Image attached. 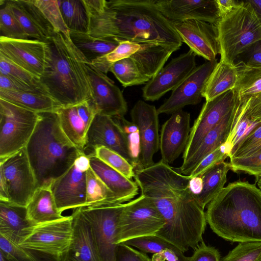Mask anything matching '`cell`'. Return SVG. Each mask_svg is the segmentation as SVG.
Instances as JSON below:
<instances>
[{
  "instance_id": "cell-45",
  "label": "cell",
  "mask_w": 261,
  "mask_h": 261,
  "mask_svg": "<svg viewBox=\"0 0 261 261\" xmlns=\"http://www.w3.org/2000/svg\"><path fill=\"white\" fill-rule=\"evenodd\" d=\"M122 243L138 248L144 253H158L167 248L181 251L174 245L155 234L134 238Z\"/></svg>"
},
{
  "instance_id": "cell-61",
  "label": "cell",
  "mask_w": 261,
  "mask_h": 261,
  "mask_svg": "<svg viewBox=\"0 0 261 261\" xmlns=\"http://www.w3.org/2000/svg\"><path fill=\"white\" fill-rule=\"evenodd\" d=\"M0 261H9L5 256L0 252Z\"/></svg>"
},
{
  "instance_id": "cell-50",
  "label": "cell",
  "mask_w": 261,
  "mask_h": 261,
  "mask_svg": "<svg viewBox=\"0 0 261 261\" xmlns=\"http://www.w3.org/2000/svg\"><path fill=\"white\" fill-rule=\"evenodd\" d=\"M188 261H221L219 251L215 247L207 245L203 241L194 249Z\"/></svg>"
},
{
  "instance_id": "cell-35",
  "label": "cell",
  "mask_w": 261,
  "mask_h": 261,
  "mask_svg": "<svg viewBox=\"0 0 261 261\" xmlns=\"http://www.w3.org/2000/svg\"><path fill=\"white\" fill-rule=\"evenodd\" d=\"M238 79L235 90L240 99L261 96V64L249 65L234 63Z\"/></svg>"
},
{
  "instance_id": "cell-14",
  "label": "cell",
  "mask_w": 261,
  "mask_h": 261,
  "mask_svg": "<svg viewBox=\"0 0 261 261\" xmlns=\"http://www.w3.org/2000/svg\"><path fill=\"white\" fill-rule=\"evenodd\" d=\"M72 234V218L70 215L36 225L19 245L62 256L70 245Z\"/></svg>"
},
{
  "instance_id": "cell-27",
  "label": "cell",
  "mask_w": 261,
  "mask_h": 261,
  "mask_svg": "<svg viewBox=\"0 0 261 261\" xmlns=\"http://www.w3.org/2000/svg\"><path fill=\"white\" fill-rule=\"evenodd\" d=\"M36 225L28 218L27 207L0 200V235L19 245Z\"/></svg>"
},
{
  "instance_id": "cell-53",
  "label": "cell",
  "mask_w": 261,
  "mask_h": 261,
  "mask_svg": "<svg viewBox=\"0 0 261 261\" xmlns=\"http://www.w3.org/2000/svg\"><path fill=\"white\" fill-rule=\"evenodd\" d=\"M129 154L135 170L140 165L141 143L139 131L126 135Z\"/></svg>"
},
{
  "instance_id": "cell-32",
  "label": "cell",
  "mask_w": 261,
  "mask_h": 261,
  "mask_svg": "<svg viewBox=\"0 0 261 261\" xmlns=\"http://www.w3.org/2000/svg\"><path fill=\"white\" fill-rule=\"evenodd\" d=\"M0 98L37 113L55 111L61 107L42 90L34 92L0 90Z\"/></svg>"
},
{
  "instance_id": "cell-6",
  "label": "cell",
  "mask_w": 261,
  "mask_h": 261,
  "mask_svg": "<svg viewBox=\"0 0 261 261\" xmlns=\"http://www.w3.org/2000/svg\"><path fill=\"white\" fill-rule=\"evenodd\" d=\"M220 60L233 65L238 58L261 40V20L248 2L220 18L217 24Z\"/></svg>"
},
{
  "instance_id": "cell-60",
  "label": "cell",
  "mask_w": 261,
  "mask_h": 261,
  "mask_svg": "<svg viewBox=\"0 0 261 261\" xmlns=\"http://www.w3.org/2000/svg\"><path fill=\"white\" fill-rule=\"evenodd\" d=\"M256 178L257 186L261 192V174L256 176Z\"/></svg>"
},
{
  "instance_id": "cell-10",
  "label": "cell",
  "mask_w": 261,
  "mask_h": 261,
  "mask_svg": "<svg viewBox=\"0 0 261 261\" xmlns=\"http://www.w3.org/2000/svg\"><path fill=\"white\" fill-rule=\"evenodd\" d=\"M240 99L235 89L230 90L210 101H205L195 119L184 152L182 163L194 154L206 135L239 106Z\"/></svg>"
},
{
  "instance_id": "cell-16",
  "label": "cell",
  "mask_w": 261,
  "mask_h": 261,
  "mask_svg": "<svg viewBox=\"0 0 261 261\" xmlns=\"http://www.w3.org/2000/svg\"><path fill=\"white\" fill-rule=\"evenodd\" d=\"M217 63L216 59L196 66L157 109L158 114H172L186 106L198 104L203 97L206 83Z\"/></svg>"
},
{
  "instance_id": "cell-46",
  "label": "cell",
  "mask_w": 261,
  "mask_h": 261,
  "mask_svg": "<svg viewBox=\"0 0 261 261\" xmlns=\"http://www.w3.org/2000/svg\"><path fill=\"white\" fill-rule=\"evenodd\" d=\"M221 261H261V242H240Z\"/></svg>"
},
{
  "instance_id": "cell-54",
  "label": "cell",
  "mask_w": 261,
  "mask_h": 261,
  "mask_svg": "<svg viewBox=\"0 0 261 261\" xmlns=\"http://www.w3.org/2000/svg\"><path fill=\"white\" fill-rule=\"evenodd\" d=\"M241 57L242 59L237 61V62L240 61L249 65L261 64V40L252 45L242 54L238 59Z\"/></svg>"
},
{
  "instance_id": "cell-18",
  "label": "cell",
  "mask_w": 261,
  "mask_h": 261,
  "mask_svg": "<svg viewBox=\"0 0 261 261\" xmlns=\"http://www.w3.org/2000/svg\"><path fill=\"white\" fill-rule=\"evenodd\" d=\"M182 42L207 61L220 54L217 24L198 20L171 22Z\"/></svg>"
},
{
  "instance_id": "cell-8",
  "label": "cell",
  "mask_w": 261,
  "mask_h": 261,
  "mask_svg": "<svg viewBox=\"0 0 261 261\" xmlns=\"http://www.w3.org/2000/svg\"><path fill=\"white\" fill-rule=\"evenodd\" d=\"M165 224L164 218L151 199L141 195L125 203L117 220L116 243L155 234Z\"/></svg>"
},
{
  "instance_id": "cell-39",
  "label": "cell",
  "mask_w": 261,
  "mask_h": 261,
  "mask_svg": "<svg viewBox=\"0 0 261 261\" xmlns=\"http://www.w3.org/2000/svg\"><path fill=\"white\" fill-rule=\"evenodd\" d=\"M110 71L124 87L146 84L149 81L144 76L130 57L113 63Z\"/></svg>"
},
{
  "instance_id": "cell-26",
  "label": "cell",
  "mask_w": 261,
  "mask_h": 261,
  "mask_svg": "<svg viewBox=\"0 0 261 261\" xmlns=\"http://www.w3.org/2000/svg\"><path fill=\"white\" fill-rule=\"evenodd\" d=\"M240 105V103L236 109L230 113L206 135L194 154L187 162L182 164L179 168L181 174L190 175L205 157L227 140L233 129Z\"/></svg>"
},
{
  "instance_id": "cell-37",
  "label": "cell",
  "mask_w": 261,
  "mask_h": 261,
  "mask_svg": "<svg viewBox=\"0 0 261 261\" xmlns=\"http://www.w3.org/2000/svg\"><path fill=\"white\" fill-rule=\"evenodd\" d=\"M0 252L9 261H62V256L16 245L0 235Z\"/></svg>"
},
{
  "instance_id": "cell-40",
  "label": "cell",
  "mask_w": 261,
  "mask_h": 261,
  "mask_svg": "<svg viewBox=\"0 0 261 261\" xmlns=\"http://www.w3.org/2000/svg\"><path fill=\"white\" fill-rule=\"evenodd\" d=\"M140 44L127 41L121 42L111 53L92 62L95 68L107 74L113 63L128 58L139 50Z\"/></svg>"
},
{
  "instance_id": "cell-56",
  "label": "cell",
  "mask_w": 261,
  "mask_h": 261,
  "mask_svg": "<svg viewBox=\"0 0 261 261\" xmlns=\"http://www.w3.org/2000/svg\"><path fill=\"white\" fill-rule=\"evenodd\" d=\"M219 10L220 18L227 15L238 7L241 1L234 0H216Z\"/></svg>"
},
{
  "instance_id": "cell-7",
  "label": "cell",
  "mask_w": 261,
  "mask_h": 261,
  "mask_svg": "<svg viewBox=\"0 0 261 261\" xmlns=\"http://www.w3.org/2000/svg\"><path fill=\"white\" fill-rule=\"evenodd\" d=\"M38 119V113L0 98V159L25 147Z\"/></svg>"
},
{
  "instance_id": "cell-22",
  "label": "cell",
  "mask_w": 261,
  "mask_h": 261,
  "mask_svg": "<svg viewBox=\"0 0 261 261\" xmlns=\"http://www.w3.org/2000/svg\"><path fill=\"white\" fill-rule=\"evenodd\" d=\"M60 125L71 142L84 152L87 135L97 112L90 99L56 110Z\"/></svg>"
},
{
  "instance_id": "cell-30",
  "label": "cell",
  "mask_w": 261,
  "mask_h": 261,
  "mask_svg": "<svg viewBox=\"0 0 261 261\" xmlns=\"http://www.w3.org/2000/svg\"><path fill=\"white\" fill-rule=\"evenodd\" d=\"M26 207L28 219L35 225L65 217L57 208L50 185L38 188Z\"/></svg>"
},
{
  "instance_id": "cell-44",
  "label": "cell",
  "mask_w": 261,
  "mask_h": 261,
  "mask_svg": "<svg viewBox=\"0 0 261 261\" xmlns=\"http://www.w3.org/2000/svg\"><path fill=\"white\" fill-rule=\"evenodd\" d=\"M94 154L106 164L132 179L135 175L134 166L119 153L104 146L95 148Z\"/></svg>"
},
{
  "instance_id": "cell-4",
  "label": "cell",
  "mask_w": 261,
  "mask_h": 261,
  "mask_svg": "<svg viewBox=\"0 0 261 261\" xmlns=\"http://www.w3.org/2000/svg\"><path fill=\"white\" fill-rule=\"evenodd\" d=\"M46 42L49 56L39 79L42 89L61 107L90 99L91 88L86 66L88 61L70 38L60 32Z\"/></svg>"
},
{
  "instance_id": "cell-11",
  "label": "cell",
  "mask_w": 261,
  "mask_h": 261,
  "mask_svg": "<svg viewBox=\"0 0 261 261\" xmlns=\"http://www.w3.org/2000/svg\"><path fill=\"white\" fill-rule=\"evenodd\" d=\"M0 176L6 182L9 202L27 207L38 186L25 147L0 159Z\"/></svg>"
},
{
  "instance_id": "cell-19",
  "label": "cell",
  "mask_w": 261,
  "mask_h": 261,
  "mask_svg": "<svg viewBox=\"0 0 261 261\" xmlns=\"http://www.w3.org/2000/svg\"><path fill=\"white\" fill-rule=\"evenodd\" d=\"M99 146L119 153L132 165L127 136L122 128L113 117L96 114L87 135L84 153L86 155L93 154Z\"/></svg>"
},
{
  "instance_id": "cell-49",
  "label": "cell",
  "mask_w": 261,
  "mask_h": 261,
  "mask_svg": "<svg viewBox=\"0 0 261 261\" xmlns=\"http://www.w3.org/2000/svg\"><path fill=\"white\" fill-rule=\"evenodd\" d=\"M227 155L218 147L205 157L195 168L189 176L194 177L201 176L207 170L218 163L224 161Z\"/></svg>"
},
{
  "instance_id": "cell-9",
  "label": "cell",
  "mask_w": 261,
  "mask_h": 261,
  "mask_svg": "<svg viewBox=\"0 0 261 261\" xmlns=\"http://www.w3.org/2000/svg\"><path fill=\"white\" fill-rule=\"evenodd\" d=\"M124 203H98L78 207L90 223L101 261H116V226Z\"/></svg>"
},
{
  "instance_id": "cell-1",
  "label": "cell",
  "mask_w": 261,
  "mask_h": 261,
  "mask_svg": "<svg viewBox=\"0 0 261 261\" xmlns=\"http://www.w3.org/2000/svg\"><path fill=\"white\" fill-rule=\"evenodd\" d=\"M88 34L120 42L153 43L176 50L182 42L154 0H84Z\"/></svg>"
},
{
  "instance_id": "cell-57",
  "label": "cell",
  "mask_w": 261,
  "mask_h": 261,
  "mask_svg": "<svg viewBox=\"0 0 261 261\" xmlns=\"http://www.w3.org/2000/svg\"><path fill=\"white\" fill-rule=\"evenodd\" d=\"M113 118L126 135L138 131L137 126L132 121L127 120L124 117H116Z\"/></svg>"
},
{
  "instance_id": "cell-33",
  "label": "cell",
  "mask_w": 261,
  "mask_h": 261,
  "mask_svg": "<svg viewBox=\"0 0 261 261\" xmlns=\"http://www.w3.org/2000/svg\"><path fill=\"white\" fill-rule=\"evenodd\" d=\"M75 46L91 63L112 51L120 43L115 39L96 38L88 33L70 31Z\"/></svg>"
},
{
  "instance_id": "cell-58",
  "label": "cell",
  "mask_w": 261,
  "mask_h": 261,
  "mask_svg": "<svg viewBox=\"0 0 261 261\" xmlns=\"http://www.w3.org/2000/svg\"><path fill=\"white\" fill-rule=\"evenodd\" d=\"M189 189L195 197L199 195L202 191L203 181L201 176L190 177Z\"/></svg>"
},
{
  "instance_id": "cell-2",
  "label": "cell",
  "mask_w": 261,
  "mask_h": 261,
  "mask_svg": "<svg viewBox=\"0 0 261 261\" xmlns=\"http://www.w3.org/2000/svg\"><path fill=\"white\" fill-rule=\"evenodd\" d=\"M141 195L149 198L164 218L159 231L164 238L181 241L196 234L206 223L205 213L189 189L190 177L160 160L135 170Z\"/></svg>"
},
{
  "instance_id": "cell-59",
  "label": "cell",
  "mask_w": 261,
  "mask_h": 261,
  "mask_svg": "<svg viewBox=\"0 0 261 261\" xmlns=\"http://www.w3.org/2000/svg\"><path fill=\"white\" fill-rule=\"evenodd\" d=\"M261 20V0L248 1Z\"/></svg>"
},
{
  "instance_id": "cell-5",
  "label": "cell",
  "mask_w": 261,
  "mask_h": 261,
  "mask_svg": "<svg viewBox=\"0 0 261 261\" xmlns=\"http://www.w3.org/2000/svg\"><path fill=\"white\" fill-rule=\"evenodd\" d=\"M38 114L37 125L25 147L38 188L49 186L84 153L64 133L56 111Z\"/></svg>"
},
{
  "instance_id": "cell-25",
  "label": "cell",
  "mask_w": 261,
  "mask_h": 261,
  "mask_svg": "<svg viewBox=\"0 0 261 261\" xmlns=\"http://www.w3.org/2000/svg\"><path fill=\"white\" fill-rule=\"evenodd\" d=\"M6 2L29 39L46 42L56 33L33 0Z\"/></svg>"
},
{
  "instance_id": "cell-12",
  "label": "cell",
  "mask_w": 261,
  "mask_h": 261,
  "mask_svg": "<svg viewBox=\"0 0 261 261\" xmlns=\"http://www.w3.org/2000/svg\"><path fill=\"white\" fill-rule=\"evenodd\" d=\"M90 167L89 157L84 153L68 170L50 184L57 208L61 213L86 204V173Z\"/></svg>"
},
{
  "instance_id": "cell-23",
  "label": "cell",
  "mask_w": 261,
  "mask_h": 261,
  "mask_svg": "<svg viewBox=\"0 0 261 261\" xmlns=\"http://www.w3.org/2000/svg\"><path fill=\"white\" fill-rule=\"evenodd\" d=\"M155 4L171 22L198 20L217 24L220 19L216 0H157Z\"/></svg>"
},
{
  "instance_id": "cell-24",
  "label": "cell",
  "mask_w": 261,
  "mask_h": 261,
  "mask_svg": "<svg viewBox=\"0 0 261 261\" xmlns=\"http://www.w3.org/2000/svg\"><path fill=\"white\" fill-rule=\"evenodd\" d=\"M72 234L62 261H101L92 227L79 208L71 214Z\"/></svg>"
},
{
  "instance_id": "cell-31",
  "label": "cell",
  "mask_w": 261,
  "mask_h": 261,
  "mask_svg": "<svg viewBox=\"0 0 261 261\" xmlns=\"http://www.w3.org/2000/svg\"><path fill=\"white\" fill-rule=\"evenodd\" d=\"M238 79V71L235 65L220 61L206 83L202 97L205 101H210L228 91L234 89Z\"/></svg>"
},
{
  "instance_id": "cell-17",
  "label": "cell",
  "mask_w": 261,
  "mask_h": 261,
  "mask_svg": "<svg viewBox=\"0 0 261 261\" xmlns=\"http://www.w3.org/2000/svg\"><path fill=\"white\" fill-rule=\"evenodd\" d=\"M91 88L90 99L97 114L112 117H124L127 111V103L120 89L106 74L86 63Z\"/></svg>"
},
{
  "instance_id": "cell-42",
  "label": "cell",
  "mask_w": 261,
  "mask_h": 261,
  "mask_svg": "<svg viewBox=\"0 0 261 261\" xmlns=\"http://www.w3.org/2000/svg\"><path fill=\"white\" fill-rule=\"evenodd\" d=\"M261 151V121L241 140L232 149L229 158H245Z\"/></svg>"
},
{
  "instance_id": "cell-51",
  "label": "cell",
  "mask_w": 261,
  "mask_h": 261,
  "mask_svg": "<svg viewBox=\"0 0 261 261\" xmlns=\"http://www.w3.org/2000/svg\"><path fill=\"white\" fill-rule=\"evenodd\" d=\"M116 261H152L144 253L124 243L117 244Z\"/></svg>"
},
{
  "instance_id": "cell-3",
  "label": "cell",
  "mask_w": 261,
  "mask_h": 261,
  "mask_svg": "<svg viewBox=\"0 0 261 261\" xmlns=\"http://www.w3.org/2000/svg\"><path fill=\"white\" fill-rule=\"evenodd\" d=\"M206 222L232 242H261V192L256 184L229 183L208 204Z\"/></svg>"
},
{
  "instance_id": "cell-20",
  "label": "cell",
  "mask_w": 261,
  "mask_h": 261,
  "mask_svg": "<svg viewBox=\"0 0 261 261\" xmlns=\"http://www.w3.org/2000/svg\"><path fill=\"white\" fill-rule=\"evenodd\" d=\"M132 121L138 129L140 143L141 168L153 164V156L160 149L159 114L153 105L138 100L130 111Z\"/></svg>"
},
{
  "instance_id": "cell-29",
  "label": "cell",
  "mask_w": 261,
  "mask_h": 261,
  "mask_svg": "<svg viewBox=\"0 0 261 261\" xmlns=\"http://www.w3.org/2000/svg\"><path fill=\"white\" fill-rule=\"evenodd\" d=\"M140 47L131 57L142 73L149 80L164 66L175 49L153 43H140Z\"/></svg>"
},
{
  "instance_id": "cell-41",
  "label": "cell",
  "mask_w": 261,
  "mask_h": 261,
  "mask_svg": "<svg viewBox=\"0 0 261 261\" xmlns=\"http://www.w3.org/2000/svg\"><path fill=\"white\" fill-rule=\"evenodd\" d=\"M0 37L15 39H30L12 13L6 1H0Z\"/></svg>"
},
{
  "instance_id": "cell-28",
  "label": "cell",
  "mask_w": 261,
  "mask_h": 261,
  "mask_svg": "<svg viewBox=\"0 0 261 261\" xmlns=\"http://www.w3.org/2000/svg\"><path fill=\"white\" fill-rule=\"evenodd\" d=\"M87 156L91 169L115 194L120 203L131 201L139 194L140 189L136 181L112 168L94 154Z\"/></svg>"
},
{
  "instance_id": "cell-38",
  "label": "cell",
  "mask_w": 261,
  "mask_h": 261,
  "mask_svg": "<svg viewBox=\"0 0 261 261\" xmlns=\"http://www.w3.org/2000/svg\"><path fill=\"white\" fill-rule=\"evenodd\" d=\"M86 180L87 197L85 205L98 203H120L115 194L90 167L87 171Z\"/></svg>"
},
{
  "instance_id": "cell-36",
  "label": "cell",
  "mask_w": 261,
  "mask_h": 261,
  "mask_svg": "<svg viewBox=\"0 0 261 261\" xmlns=\"http://www.w3.org/2000/svg\"><path fill=\"white\" fill-rule=\"evenodd\" d=\"M63 20L69 31L88 33L89 16L84 0L58 1Z\"/></svg>"
},
{
  "instance_id": "cell-55",
  "label": "cell",
  "mask_w": 261,
  "mask_h": 261,
  "mask_svg": "<svg viewBox=\"0 0 261 261\" xmlns=\"http://www.w3.org/2000/svg\"><path fill=\"white\" fill-rule=\"evenodd\" d=\"M246 114L254 122L261 121V96L249 98Z\"/></svg>"
},
{
  "instance_id": "cell-43",
  "label": "cell",
  "mask_w": 261,
  "mask_h": 261,
  "mask_svg": "<svg viewBox=\"0 0 261 261\" xmlns=\"http://www.w3.org/2000/svg\"><path fill=\"white\" fill-rule=\"evenodd\" d=\"M56 32L70 37V31L66 25L60 11L58 1L33 0Z\"/></svg>"
},
{
  "instance_id": "cell-52",
  "label": "cell",
  "mask_w": 261,
  "mask_h": 261,
  "mask_svg": "<svg viewBox=\"0 0 261 261\" xmlns=\"http://www.w3.org/2000/svg\"><path fill=\"white\" fill-rule=\"evenodd\" d=\"M0 90L17 92H34L38 90L44 91L38 87L21 82L1 74H0Z\"/></svg>"
},
{
  "instance_id": "cell-48",
  "label": "cell",
  "mask_w": 261,
  "mask_h": 261,
  "mask_svg": "<svg viewBox=\"0 0 261 261\" xmlns=\"http://www.w3.org/2000/svg\"><path fill=\"white\" fill-rule=\"evenodd\" d=\"M230 170L243 172L255 177L261 174V151L245 158L230 159Z\"/></svg>"
},
{
  "instance_id": "cell-13",
  "label": "cell",
  "mask_w": 261,
  "mask_h": 261,
  "mask_svg": "<svg viewBox=\"0 0 261 261\" xmlns=\"http://www.w3.org/2000/svg\"><path fill=\"white\" fill-rule=\"evenodd\" d=\"M0 54L40 79L47 65L49 48L46 42L0 37Z\"/></svg>"
},
{
  "instance_id": "cell-15",
  "label": "cell",
  "mask_w": 261,
  "mask_h": 261,
  "mask_svg": "<svg viewBox=\"0 0 261 261\" xmlns=\"http://www.w3.org/2000/svg\"><path fill=\"white\" fill-rule=\"evenodd\" d=\"M196 56L190 49L172 59L142 88L144 99L158 100L178 86L196 67Z\"/></svg>"
},
{
  "instance_id": "cell-47",
  "label": "cell",
  "mask_w": 261,
  "mask_h": 261,
  "mask_svg": "<svg viewBox=\"0 0 261 261\" xmlns=\"http://www.w3.org/2000/svg\"><path fill=\"white\" fill-rule=\"evenodd\" d=\"M0 74L42 89L39 77L15 64L1 54Z\"/></svg>"
},
{
  "instance_id": "cell-34",
  "label": "cell",
  "mask_w": 261,
  "mask_h": 261,
  "mask_svg": "<svg viewBox=\"0 0 261 261\" xmlns=\"http://www.w3.org/2000/svg\"><path fill=\"white\" fill-rule=\"evenodd\" d=\"M229 170V163L223 161L200 176L203 181V188L201 192L195 198L203 209L224 188L227 181V174Z\"/></svg>"
},
{
  "instance_id": "cell-21",
  "label": "cell",
  "mask_w": 261,
  "mask_h": 261,
  "mask_svg": "<svg viewBox=\"0 0 261 261\" xmlns=\"http://www.w3.org/2000/svg\"><path fill=\"white\" fill-rule=\"evenodd\" d=\"M190 130V113L180 110L171 114L161 130L160 149L162 161L169 165L184 152Z\"/></svg>"
}]
</instances>
